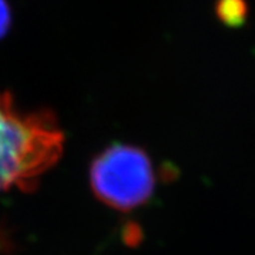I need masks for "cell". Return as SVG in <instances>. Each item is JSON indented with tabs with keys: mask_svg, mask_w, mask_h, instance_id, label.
I'll return each instance as SVG.
<instances>
[{
	"mask_svg": "<svg viewBox=\"0 0 255 255\" xmlns=\"http://www.w3.org/2000/svg\"><path fill=\"white\" fill-rule=\"evenodd\" d=\"M64 135L50 111L18 110L0 94V191H30L63 153Z\"/></svg>",
	"mask_w": 255,
	"mask_h": 255,
	"instance_id": "cell-1",
	"label": "cell"
},
{
	"mask_svg": "<svg viewBox=\"0 0 255 255\" xmlns=\"http://www.w3.org/2000/svg\"><path fill=\"white\" fill-rule=\"evenodd\" d=\"M11 23V13L6 0H0V40L6 36Z\"/></svg>",
	"mask_w": 255,
	"mask_h": 255,
	"instance_id": "cell-4",
	"label": "cell"
},
{
	"mask_svg": "<svg viewBox=\"0 0 255 255\" xmlns=\"http://www.w3.org/2000/svg\"><path fill=\"white\" fill-rule=\"evenodd\" d=\"M90 182L97 199L121 211L143 206L155 191V172L149 155L133 145L115 143L94 159Z\"/></svg>",
	"mask_w": 255,
	"mask_h": 255,
	"instance_id": "cell-2",
	"label": "cell"
},
{
	"mask_svg": "<svg viewBox=\"0 0 255 255\" xmlns=\"http://www.w3.org/2000/svg\"><path fill=\"white\" fill-rule=\"evenodd\" d=\"M216 16L227 27H243L248 17V4L246 0H217Z\"/></svg>",
	"mask_w": 255,
	"mask_h": 255,
	"instance_id": "cell-3",
	"label": "cell"
}]
</instances>
